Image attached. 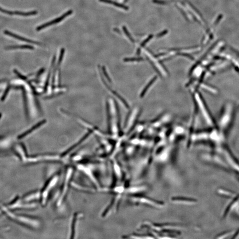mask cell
Here are the masks:
<instances>
[{"label":"cell","instance_id":"obj_1","mask_svg":"<svg viewBox=\"0 0 239 239\" xmlns=\"http://www.w3.org/2000/svg\"><path fill=\"white\" fill-rule=\"evenodd\" d=\"M0 209L9 218L19 224L30 228H35L37 226H38V222H37V220L35 219L31 216L17 214L7 208L6 205L0 203Z\"/></svg>","mask_w":239,"mask_h":239},{"label":"cell","instance_id":"obj_2","mask_svg":"<svg viewBox=\"0 0 239 239\" xmlns=\"http://www.w3.org/2000/svg\"><path fill=\"white\" fill-rule=\"evenodd\" d=\"M73 12V11H72V10H68V11H67L65 13H64L63 15L61 16L60 17H58L57 18L54 19V20H53L51 21L47 22V23H45V24L41 25H40L39 26H38V27H37L36 29V30L37 31H40L41 30L43 29H45L46 28L50 26L56 24L57 23H59V22H60L61 21H63V19H64L65 18H66V17H68L71 14H72Z\"/></svg>","mask_w":239,"mask_h":239},{"label":"cell","instance_id":"obj_3","mask_svg":"<svg viewBox=\"0 0 239 239\" xmlns=\"http://www.w3.org/2000/svg\"><path fill=\"white\" fill-rule=\"evenodd\" d=\"M4 33H5V34L6 35H7V36H11V37H13V38H15L16 39L20 40H21V41H24V42H27V43H29L34 44L37 45H41V44L40 43H39V42H36V41H33L32 40H29V39H26V38L23 37H22V36H19L18 35L15 34H14V33H12V32H10L8 30L4 31Z\"/></svg>","mask_w":239,"mask_h":239},{"label":"cell","instance_id":"obj_4","mask_svg":"<svg viewBox=\"0 0 239 239\" xmlns=\"http://www.w3.org/2000/svg\"><path fill=\"white\" fill-rule=\"evenodd\" d=\"M45 123V120H43L42 121L39 122L38 123L36 124V125H35L34 126H33L29 130L25 132V133L23 134H22L21 135H20L18 137V138L19 139L24 138L25 137H26V136H27L28 135H29L33 131H35L36 129H37L39 128H40V126H41L42 125H44Z\"/></svg>","mask_w":239,"mask_h":239},{"label":"cell","instance_id":"obj_5","mask_svg":"<svg viewBox=\"0 0 239 239\" xmlns=\"http://www.w3.org/2000/svg\"><path fill=\"white\" fill-rule=\"evenodd\" d=\"M99 1L101 2L107 3V4L113 5H114V6H115L116 7H119V8H122V9H123L125 10H129V8H128V7H127V6H125V5H124L123 4H120V3H117V2H115L112 1V0H99Z\"/></svg>","mask_w":239,"mask_h":239},{"label":"cell","instance_id":"obj_6","mask_svg":"<svg viewBox=\"0 0 239 239\" xmlns=\"http://www.w3.org/2000/svg\"><path fill=\"white\" fill-rule=\"evenodd\" d=\"M6 49L7 50L18 49L33 50L34 48L32 47V46L31 45L10 46L6 48Z\"/></svg>","mask_w":239,"mask_h":239},{"label":"cell","instance_id":"obj_7","mask_svg":"<svg viewBox=\"0 0 239 239\" xmlns=\"http://www.w3.org/2000/svg\"><path fill=\"white\" fill-rule=\"evenodd\" d=\"M0 12L3 13H5L8 15H17L22 16V12L20 11H10L8 10H4V9L1 8L0 7Z\"/></svg>","mask_w":239,"mask_h":239},{"label":"cell","instance_id":"obj_8","mask_svg":"<svg viewBox=\"0 0 239 239\" xmlns=\"http://www.w3.org/2000/svg\"><path fill=\"white\" fill-rule=\"evenodd\" d=\"M153 35H150L149 36H148V38L144 40V41L141 43V48H139L138 49V50H137V55H139V54H140L141 48L144 47V46L145 45V44H146L147 43H148V42H149V41L150 40H151L152 38H153Z\"/></svg>","mask_w":239,"mask_h":239},{"label":"cell","instance_id":"obj_9","mask_svg":"<svg viewBox=\"0 0 239 239\" xmlns=\"http://www.w3.org/2000/svg\"><path fill=\"white\" fill-rule=\"evenodd\" d=\"M156 79V78H153L148 83V84L146 85L144 89H143V90L142 92V93H141V97H142V96H144V95L145 94V93H146V92H147V91H148V89L150 87L149 86H152V85L153 84V83L154 82H155Z\"/></svg>","mask_w":239,"mask_h":239},{"label":"cell","instance_id":"obj_10","mask_svg":"<svg viewBox=\"0 0 239 239\" xmlns=\"http://www.w3.org/2000/svg\"><path fill=\"white\" fill-rule=\"evenodd\" d=\"M123 29L124 32H125V35L127 36L129 38V40H130L131 42L132 43H134L135 42V40L133 39V38L131 36V35L130 34L129 32H128V31L127 29H126V28L125 27V26H124L123 27Z\"/></svg>","mask_w":239,"mask_h":239},{"label":"cell","instance_id":"obj_11","mask_svg":"<svg viewBox=\"0 0 239 239\" xmlns=\"http://www.w3.org/2000/svg\"><path fill=\"white\" fill-rule=\"evenodd\" d=\"M144 60L142 58H125L124 61L125 62H133V61H141Z\"/></svg>","mask_w":239,"mask_h":239},{"label":"cell","instance_id":"obj_12","mask_svg":"<svg viewBox=\"0 0 239 239\" xmlns=\"http://www.w3.org/2000/svg\"><path fill=\"white\" fill-rule=\"evenodd\" d=\"M153 2L156 4H159V5H166L167 4L168 2H165L164 1H162V0H153Z\"/></svg>","mask_w":239,"mask_h":239},{"label":"cell","instance_id":"obj_13","mask_svg":"<svg viewBox=\"0 0 239 239\" xmlns=\"http://www.w3.org/2000/svg\"><path fill=\"white\" fill-rule=\"evenodd\" d=\"M167 32H168V31H167V30L163 31V32L159 33V34H158L157 35V38H160V37H161L162 36H164V35L167 34Z\"/></svg>","mask_w":239,"mask_h":239},{"label":"cell","instance_id":"obj_14","mask_svg":"<svg viewBox=\"0 0 239 239\" xmlns=\"http://www.w3.org/2000/svg\"><path fill=\"white\" fill-rule=\"evenodd\" d=\"M2 210H1V209H0V215H1V213H2Z\"/></svg>","mask_w":239,"mask_h":239}]
</instances>
